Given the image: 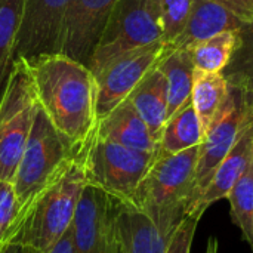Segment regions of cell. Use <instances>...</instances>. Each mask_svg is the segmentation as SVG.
I'll return each mask as SVG.
<instances>
[{
	"label": "cell",
	"instance_id": "5b68a950",
	"mask_svg": "<svg viewBox=\"0 0 253 253\" xmlns=\"http://www.w3.org/2000/svg\"><path fill=\"white\" fill-rule=\"evenodd\" d=\"M157 153L127 148L117 142L93 138L86 145L80 159L86 184L93 185L113 197L132 203L133 196L150 170Z\"/></svg>",
	"mask_w": 253,
	"mask_h": 253
},
{
	"label": "cell",
	"instance_id": "277c9868",
	"mask_svg": "<svg viewBox=\"0 0 253 253\" xmlns=\"http://www.w3.org/2000/svg\"><path fill=\"white\" fill-rule=\"evenodd\" d=\"M86 185L82 159L43 191L16 222L12 245L49 251L70 230L80 194Z\"/></svg>",
	"mask_w": 253,
	"mask_h": 253
},
{
	"label": "cell",
	"instance_id": "52a82bcc",
	"mask_svg": "<svg viewBox=\"0 0 253 253\" xmlns=\"http://www.w3.org/2000/svg\"><path fill=\"white\" fill-rule=\"evenodd\" d=\"M160 40L159 0H119L96 44L89 68L96 76L119 55Z\"/></svg>",
	"mask_w": 253,
	"mask_h": 253
},
{
	"label": "cell",
	"instance_id": "7402d4cb",
	"mask_svg": "<svg viewBox=\"0 0 253 253\" xmlns=\"http://www.w3.org/2000/svg\"><path fill=\"white\" fill-rule=\"evenodd\" d=\"M240 36L242 30H231L196 44L190 49L194 67L205 71L222 73L240 44Z\"/></svg>",
	"mask_w": 253,
	"mask_h": 253
},
{
	"label": "cell",
	"instance_id": "d4e9b609",
	"mask_svg": "<svg viewBox=\"0 0 253 253\" xmlns=\"http://www.w3.org/2000/svg\"><path fill=\"white\" fill-rule=\"evenodd\" d=\"M18 216V205L10 182L0 181V253L12 243L15 221Z\"/></svg>",
	"mask_w": 253,
	"mask_h": 253
},
{
	"label": "cell",
	"instance_id": "83f0119b",
	"mask_svg": "<svg viewBox=\"0 0 253 253\" xmlns=\"http://www.w3.org/2000/svg\"><path fill=\"white\" fill-rule=\"evenodd\" d=\"M22 248V246H21ZM22 253H73V239H71V231L68 230L58 242L55 246H52L49 251H37L33 248H22Z\"/></svg>",
	"mask_w": 253,
	"mask_h": 253
},
{
	"label": "cell",
	"instance_id": "ffe728a7",
	"mask_svg": "<svg viewBox=\"0 0 253 253\" xmlns=\"http://www.w3.org/2000/svg\"><path fill=\"white\" fill-rule=\"evenodd\" d=\"M203 129L191 99L173 113L165 123L159 138V154H175L200 145Z\"/></svg>",
	"mask_w": 253,
	"mask_h": 253
},
{
	"label": "cell",
	"instance_id": "484cf974",
	"mask_svg": "<svg viewBox=\"0 0 253 253\" xmlns=\"http://www.w3.org/2000/svg\"><path fill=\"white\" fill-rule=\"evenodd\" d=\"M200 219L202 215H188L170 237L165 253H191L194 236Z\"/></svg>",
	"mask_w": 253,
	"mask_h": 253
},
{
	"label": "cell",
	"instance_id": "4316f807",
	"mask_svg": "<svg viewBox=\"0 0 253 253\" xmlns=\"http://www.w3.org/2000/svg\"><path fill=\"white\" fill-rule=\"evenodd\" d=\"M236 15L245 25H253V0H215Z\"/></svg>",
	"mask_w": 253,
	"mask_h": 253
},
{
	"label": "cell",
	"instance_id": "9c48e42d",
	"mask_svg": "<svg viewBox=\"0 0 253 253\" xmlns=\"http://www.w3.org/2000/svg\"><path fill=\"white\" fill-rule=\"evenodd\" d=\"M252 107V102L245 101V98L234 89H230V95L212 120L209 127L205 130L203 141L199 150L197 169H196V182L193 202L190 208V215L194 206L199 203L205 194L211 179L213 178L216 169L225 159V156L233 148L242 126L248 117V113Z\"/></svg>",
	"mask_w": 253,
	"mask_h": 253
},
{
	"label": "cell",
	"instance_id": "8992f818",
	"mask_svg": "<svg viewBox=\"0 0 253 253\" xmlns=\"http://www.w3.org/2000/svg\"><path fill=\"white\" fill-rule=\"evenodd\" d=\"M39 102L27 61L16 59L0 104V181L13 182Z\"/></svg>",
	"mask_w": 253,
	"mask_h": 253
},
{
	"label": "cell",
	"instance_id": "603a6c76",
	"mask_svg": "<svg viewBox=\"0 0 253 253\" xmlns=\"http://www.w3.org/2000/svg\"><path fill=\"white\" fill-rule=\"evenodd\" d=\"M227 199L231 221L239 227L243 240L253 251V159L227 194Z\"/></svg>",
	"mask_w": 253,
	"mask_h": 253
},
{
	"label": "cell",
	"instance_id": "6da1fadb",
	"mask_svg": "<svg viewBox=\"0 0 253 253\" xmlns=\"http://www.w3.org/2000/svg\"><path fill=\"white\" fill-rule=\"evenodd\" d=\"M27 64L39 105L56 130L84 151L98 123L95 74L62 53L40 55Z\"/></svg>",
	"mask_w": 253,
	"mask_h": 253
},
{
	"label": "cell",
	"instance_id": "9a60e30c",
	"mask_svg": "<svg viewBox=\"0 0 253 253\" xmlns=\"http://www.w3.org/2000/svg\"><path fill=\"white\" fill-rule=\"evenodd\" d=\"M245 24L215 0H196L187 24L178 39L168 47L193 49L196 44L231 30H243Z\"/></svg>",
	"mask_w": 253,
	"mask_h": 253
},
{
	"label": "cell",
	"instance_id": "7a4b0ae2",
	"mask_svg": "<svg viewBox=\"0 0 253 253\" xmlns=\"http://www.w3.org/2000/svg\"><path fill=\"white\" fill-rule=\"evenodd\" d=\"M200 145L175 154H159L141 181L132 205L170 240L190 215Z\"/></svg>",
	"mask_w": 253,
	"mask_h": 253
},
{
	"label": "cell",
	"instance_id": "3957f363",
	"mask_svg": "<svg viewBox=\"0 0 253 253\" xmlns=\"http://www.w3.org/2000/svg\"><path fill=\"white\" fill-rule=\"evenodd\" d=\"M82 153L80 148L73 145L62 133H59V130H56L39 105L24 154L12 182L18 205L15 227L33 202L55 184L70 165L82 156Z\"/></svg>",
	"mask_w": 253,
	"mask_h": 253
},
{
	"label": "cell",
	"instance_id": "2e32d148",
	"mask_svg": "<svg viewBox=\"0 0 253 253\" xmlns=\"http://www.w3.org/2000/svg\"><path fill=\"white\" fill-rule=\"evenodd\" d=\"M119 253H165L169 240L136 206L120 202L117 213Z\"/></svg>",
	"mask_w": 253,
	"mask_h": 253
},
{
	"label": "cell",
	"instance_id": "5bb4252c",
	"mask_svg": "<svg viewBox=\"0 0 253 253\" xmlns=\"http://www.w3.org/2000/svg\"><path fill=\"white\" fill-rule=\"evenodd\" d=\"M95 135L139 151L157 153L159 148V144L151 135L148 126L129 99H125L104 119L98 120Z\"/></svg>",
	"mask_w": 253,
	"mask_h": 253
},
{
	"label": "cell",
	"instance_id": "cb8c5ba5",
	"mask_svg": "<svg viewBox=\"0 0 253 253\" xmlns=\"http://www.w3.org/2000/svg\"><path fill=\"white\" fill-rule=\"evenodd\" d=\"M196 0H159L162 40L165 46L172 44L182 33Z\"/></svg>",
	"mask_w": 253,
	"mask_h": 253
},
{
	"label": "cell",
	"instance_id": "44dd1931",
	"mask_svg": "<svg viewBox=\"0 0 253 253\" xmlns=\"http://www.w3.org/2000/svg\"><path fill=\"white\" fill-rule=\"evenodd\" d=\"M24 0H0V104L16 61V39L22 19Z\"/></svg>",
	"mask_w": 253,
	"mask_h": 253
},
{
	"label": "cell",
	"instance_id": "ba28073f",
	"mask_svg": "<svg viewBox=\"0 0 253 253\" xmlns=\"http://www.w3.org/2000/svg\"><path fill=\"white\" fill-rule=\"evenodd\" d=\"M120 199L86 184L70 227L73 253H119Z\"/></svg>",
	"mask_w": 253,
	"mask_h": 253
},
{
	"label": "cell",
	"instance_id": "4fadbf2b",
	"mask_svg": "<svg viewBox=\"0 0 253 253\" xmlns=\"http://www.w3.org/2000/svg\"><path fill=\"white\" fill-rule=\"evenodd\" d=\"M253 159V104L248 113V117L242 126V130L225 156L219 168L216 169L213 178L211 179L205 194L194 206L191 215H205V212L216 202L227 199V194L246 170L248 165Z\"/></svg>",
	"mask_w": 253,
	"mask_h": 253
},
{
	"label": "cell",
	"instance_id": "8fae6325",
	"mask_svg": "<svg viewBox=\"0 0 253 253\" xmlns=\"http://www.w3.org/2000/svg\"><path fill=\"white\" fill-rule=\"evenodd\" d=\"M117 1L119 0H71L62 22L58 53L89 67Z\"/></svg>",
	"mask_w": 253,
	"mask_h": 253
},
{
	"label": "cell",
	"instance_id": "30bf717a",
	"mask_svg": "<svg viewBox=\"0 0 253 253\" xmlns=\"http://www.w3.org/2000/svg\"><path fill=\"white\" fill-rule=\"evenodd\" d=\"M165 43L156 42L132 49L110 61L96 76V119H104L122 104L144 76L157 65Z\"/></svg>",
	"mask_w": 253,
	"mask_h": 253
},
{
	"label": "cell",
	"instance_id": "7c38bea8",
	"mask_svg": "<svg viewBox=\"0 0 253 253\" xmlns=\"http://www.w3.org/2000/svg\"><path fill=\"white\" fill-rule=\"evenodd\" d=\"M71 0H24L16 39V59L58 53L64 16Z\"/></svg>",
	"mask_w": 253,
	"mask_h": 253
},
{
	"label": "cell",
	"instance_id": "d6986e66",
	"mask_svg": "<svg viewBox=\"0 0 253 253\" xmlns=\"http://www.w3.org/2000/svg\"><path fill=\"white\" fill-rule=\"evenodd\" d=\"M230 83L222 73L194 68L191 86V104L199 116L203 135L216 117L230 95Z\"/></svg>",
	"mask_w": 253,
	"mask_h": 253
},
{
	"label": "cell",
	"instance_id": "f546056e",
	"mask_svg": "<svg viewBox=\"0 0 253 253\" xmlns=\"http://www.w3.org/2000/svg\"><path fill=\"white\" fill-rule=\"evenodd\" d=\"M3 253H22V248L19 245H9Z\"/></svg>",
	"mask_w": 253,
	"mask_h": 253
},
{
	"label": "cell",
	"instance_id": "ac0fdd59",
	"mask_svg": "<svg viewBox=\"0 0 253 253\" xmlns=\"http://www.w3.org/2000/svg\"><path fill=\"white\" fill-rule=\"evenodd\" d=\"M168 86V119L185 105L191 98L194 64L188 49L168 47L157 62Z\"/></svg>",
	"mask_w": 253,
	"mask_h": 253
},
{
	"label": "cell",
	"instance_id": "f1b7e54d",
	"mask_svg": "<svg viewBox=\"0 0 253 253\" xmlns=\"http://www.w3.org/2000/svg\"><path fill=\"white\" fill-rule=\"evenodd\" d=\"M219 249V243L215 237H211L208 242V248H206V253H218Z\"/></svg>",
	"mask_w": 253,
	"mask_h": 253
},
{
	"label": "cell",
	"instance_id": "e0dca14e",
	"mask_svg": "<svg viewBox=\"0 0 253 253\" xmlns=\"http://www.w3.org/2000/svg\"><path fill=\"white\" fill-rule=\"evenodd\" d=\"M159 144L162 129L168 120V86L159 67H153L127 96Z\"/></svg>",
	"mask_w": 253,
	"mask_h": 253
}]
</instances>
